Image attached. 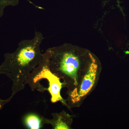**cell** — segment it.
<instances>
[{
	"label": "cell",
	"mask_w": 129,
	"mask_h": 129,
	"mask_svg": "<svg viewBox=\"0 0 129 129\" xmlns=\"http://www.w3.org/2000/svg\"><path fill=\"white\" fill-rule=\"evenodd\" d=\"M52 118L48 119L43 117L45 124H50L53 129H71L73 123L72 115H70L64 110L60 112L51 114Z\"/></svg>",
	"instance_id": "obj_5"
},
{
	"label": "cell",
	"mask_w": 129,
	"mask_h": 129,
	"mask_svg": "<svg viewBox=\"0 0 129 129\" xmlns=\"http://www.w3.org/2000/svg\"><path fill=\"white\" fill-rule=\"evenodd\" d=\"M102 65L97 57L92 63L83 76L77 88L67 93L66 99L67 108L71 110L74 108H79L94 90L97 85L102 71Z\"/></svg>",
	"instance_id": "obj_3"
},
{
	"label": "cell",
	"mask_w": 129,
	"mask_h": 129,
	"mask_svg": "<svg viewBox=\"0 0 129 129\" xmlns=\"http://www.w3.org/2000/svg\"><path fill=\"white\" fill-rule=\"evenodd\" d=\"M12 98L13 97L11 96L8 99H3L0 98V110L2 109L6 104L11 101Z\"/></svg>",
	"instance_id": "obj_8"
},
{
	"label": "cell",
	"mask_w": 129,
	"mask_h": 129,
	"mask_svg": "<svg viewBox=\"0 0 129 129\" xmlns=\"http://www.w3.org/2000/svg\"><path fill=\"white\" fill-rule=\"evenodd\" d=\"M43 117H41L37 114L29 113L23 117V123L25 127L28 129H41L45 124Z\"/></svg>",
	"instance_id": "obj_6"
},
{
	"label": "cell",
	"mask_w": 129,
	"mask_h": 129,
	"mask_svg": "<svg viewBox=\"0 0 129 129\" xmlns=\"http://www.w3.org/2000/svg\"><path fill=\"white\" fill-rule=\"evenodd\" d=\"M36 78L38 81L40 82L42 79H46L48 81L49 86L47 88L51 98L52 103L60 102L64 106H67L66 99H63L61 94L62 88V83L61 80L50 71L46 62H43L40 64L36 71Z\"/></svg>",
	"instance_id": "obj_4"
},
{
	"label": "cell",
	"mask_w": 129,
	"mask_h": 129,
	"mask_svg": "<svg viewBox=\"0 0 129 129\" xmlns=\"http://www.w3.org/2000/svg\"><path fill=\"white\" fill-rule=\"evenodd\" d=\"M44 39L41 32H36L32 39L22 41L14 52L4 55L5 60L0 65V75H5L12 81L13 97L24 89L30 73L44 59L40 46Z\"/></svg>",
	"instance_id": "obj_2"
},
{
	"label": "cell",
	"mask_w": 129,
	"mask_h": 129,
	"mask_svg": "<svg viewBox=\"0 0 129 129\" xmlns=\"http://www.w3.org/2000/svg\"><path fill=\"white\" fill-rule=\"evenodd\" d=\"M18 4L19 0H0V18L3 16L4 10L7 7L15 6Z\"/></svg>",
	"instance_id": "obj_7"
},
{
	"label": "cell",
	"mask_w": 129,
	"mask_h": 129,
	"mask_svg": "<svg viewBox=\"0 0 129 129\" xmlns=\"http://www.w3.org/2000/svg\"><path fill=\"white\" fill-rule=\"evenodd\" d=\"M44 53L49 70L62 81L67 93L78 87L97 57L88 49L68 43L48 48Z\"/></svg>",
	"instance_id": "obj_1"
}]
</instances>
